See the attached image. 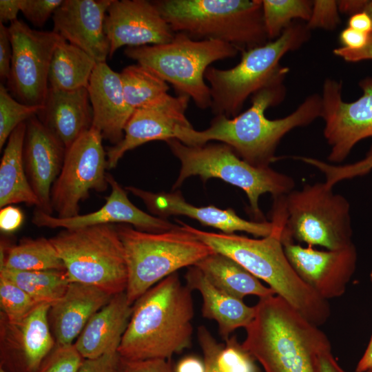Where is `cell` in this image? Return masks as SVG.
I'll list each match as a JSON object with an SVG mask.
<instances>
[{
  "mask_svg": "<svg viewBox=\"0 0 372 372\" xmlns=\"http://www.w3.org/2000/svg\"><path fill=\"white\" fill-rule=\"evenodd\" d=\"M362 94L356 101L342 99L341 81L327 79L322 86V113L324 136L330 146L327 157L342 163L360 141L372 137V77L361 80Z\"/></svg>",
  "mask_w": 372,
  "mask_h": 372,
  "instance_id": "14",
  "label": "cell"
},
{
  "mask_svg": "<svg viewBox=\"0 0 372 372\" xmlns=\"http://www.w3.org/2000/svg\"><path fill=\"white\" fill-rule=\"evenodd\" d=\"M370 280L372 283V270L371 271L370 275H369Z\"/></svg>",
  "mask_w": 372,
  "mask_h": 372,
  "instance_id": "56",
  "label": "cell"
},
{
  "mask_svg": "<svg viewBox=\"0 0 372 372\" xmlns=\"http://www.w3.org/2000/svg\"><path fill=\"white\" fill-rule=\"evenodd\" d=\"M339 13L338 1L315 0L307 25L310 30L316 28L333 30L340 23Z\"/></svg>",
  "mask_w": 372,
  "mask_h": 372,
  "instance_id": "40",
  "label": "cell"
},
{
  "mask_svg": "<svg viewBox=\"0 0 372 372\" xmlns=\"http://www.w3.org/2000/svg\"><path fill=\"white\" fill-rule=\"evenodd\" d=\"M0 372H6V371H3V369H1Z\"/></svg>",
  "mask_w": 372,
  "mask_h": 372,
  "instance_id": "58",
  "label": "cell"
},
{
  "mask_svg": "<svg viewBox=\"0 0 372 372\" xmlns=\"http://www.w3.org/2000/svg\"><path fill=\"white\" fill-rule=\"evenodd\" d=\"M369 35L347 27L340 32L339 39L343 45L342 47L351 50H358L366 44Z\"/></svg>",
  "mask_w": 372,
  "mask_h": 372,
  "instance_id": "48",
  "label": "cell"
},
{
  "mask_svg": "<svg viewBox=\"0 0 372 372\" xmlns=\"http://www.w3.org/2000/svg\"><path fill=\"white\" fill-rule=\"evenodd\" d=\"M174 32L229 43L239 52L269 41L262 0L151 1Z\"/></svg>",
  "mask_w": 372,
  "mask_h": 372,
  "instance_id": "5",
  "label": "cell"
},
{
  "mask_svg": "<svg viewBox=\"0 0 372 372\" xmlns=\"http://www.w3.org/2000/svg\"><path fill=\"white\" fill-rule=\"evenodd\" d=\"M348 25L351 28L368 34L372 32V21L364 12H358L350 16Z\"/></svg>",
  "mask_w": 372,
  "mask_h": 372,
  "instance_id": "50",
  "label": "cell"
},
{
  "mask_svg": "<svg viewBox=\"0 0 372 372\" xmlns=\"http://www.w3.org/2000/svg\"><path fill=\"white\" fill-rule=\"evenodd\" d=\"M295 158L318 169L324 176L325 183L333 187L340 181L366 175L372 170V146L364 158L346 165L329 164L315 158L306 156H296Z\"/></svg>",
  "mask_w": 372,
  "mask_h": 372,
  "instance_id": "37",
  "label": "cell"
},
{
  "mask_svg": "<svg viewBox=\"0 0 372 372\" xmlns=\"http://www.w3.org/2000/svg\"><path fill=\"white\" fill-rule=\"evenodd\" d=\"M190 98L168 93L156 101L135 109L124 129V136L106 152L107 169L116 167L129 150L154 141L178 139L181 132L193 127L185 116Z\"/></svg>",
  "mask_w": 372,
  "mask_h": 372,
  "instance_id": "16",
  "label": "cell"
},
{
  "mask_svg": "<svg viewBox=\"0 0 372 372\" xmlns=\"http://www.w3.org/2000/svg\"><path fill=\"white\" fill-rule=\"evenodd\" d=\"M0 304L8 322L18 326L40 303L17 285L0 276Z\"/></svg>",
  "mask_w": 372,
  "mask_h": 372,
  "instance_id": "36",
  "label": "cell"
},
{
  "mask_svg": "<svg viewBox=\"0 0 372 372\" xmlns=\"http://www.w3.org/2000/svg\"><path fill=\"white\" fill-rule=\"evenodd\" d=\"M166 143L180 162L173 189L193 176H198L203 181L211 178L221 179L245 192L258 221H266L259 207L261 195L269 193L276 198L286 195L294 188L295 182L291 176L271 167H254L225 143L187 145L176 138L169 139Z\"/></svg>",
  "mask_w": 372,
  "mask_h": 372,
  "instance_id": "8",
  "label": "cell"
},
{
  "mask_svg": "<svg viewBox=\"0 0 372 372\" xmlns=\"http://www.w3.org/2000/svg\"><path fill=\"white\" fill-rule=\"evenodd\" d=\"M284 232L307 246L336 250L353 244L350 205L325 182L307 184L285 195Z\"/></svg>",
  "mask_w": 372,
  "mask_h": 372,
  "instance_id": "11",
  "label": "cell"
},
{
  "mask_svg": "<svg viewBox=\"0 0 372 372\" xmlns=\"http://www.w3.org/2000/svg\"><path fill=\"white\" fill-rule=\"evenodd\" d=\"M106 178L111 187V193L105 197V204L99 210L71 218H60L37 209L33 214L32 223L39 227L63 229L125 223L132 225L138 230L149 233H162L178 226L138 209L128 198L127 192L111 174H107Z\"/></svg>",
  "mask_w": 372,
  "mask_h": 372,
  "instance_id": "18",
  "label": "cell"
},
{
  "mask_svg": "<svg viewBox=\"0 0 372 372\" xmlns=\"http://www.w3.org/2000/svg\"><path fill=\"white\" fill-rule=\"evenodd\" d=\"M197 335L203 353L205 372H223L218 366V357L224 344L218 342L204 326L198 328Z\"/></svg>",
  "mask_w": 372,
  "mask_h": 372,
  "instance_id": "42",
  "label": "cell"
},
{
  "mask_svg": "<svg viewBox=\"0 0 372 372\" xmlns=\"http://www.w3.org/2000/svg\"><path fill=\"white\" fill-rule=\"evenodd\" d=\"M112 296L92 285L70 282L63 296L51 305L48 313L56 344H73L91 317Z\"/></svg>",
  "mask_w": 372,
  "mask_h": 372,
  "instance_id": "23",
  "label": "cell"
},
{
  "mask_svg": "<svg viewBox=\"0 0 372 372\" xmlns=\"http://www.w3.org/2000/svg\"><path fill=\"white\" fill-rule=\"evenodd\" d=\"M288 68L271 82L255 92L251 106L233 118L216 116L210 126L202 131L193 127L184 130L179 139L187 145H201L218 141L230 146L245 161L257 167H270L276 161V148L283 136L293 129L311 124L321 117V95L307 96L298 108L288 116L269 119L267 108L280 104L286 96L284 79Z\"/></svg>",
  "mask_w": 372,
  "mask_h": 372,
  "instance_id": "1",
  "label": "cell"
},
{
  "mask_svg": "<svg viewBox=\"0 0 372 372\" xmlns=\"http://www.w3.org/2000/svg\"><path fill=\"white\" fill-rule=\"evenodd\" d=\"M120 355L117 349L94 359H84L78 372H117Z\"/></svg>",
  "mask_w": 372,
  "mask_h": 372,
  "instance_id": "44",
  "label": "cell"
},
{
  "mask_svg": "<svg viewBox=\"0 0 372 372\" xmlns=\"http://www.w3.org/2000/svg\"><path fill=\"white\" fill-rule=\"evenodd\" d=\"M50 240L70 282L92 285L112 296L126 291L127 264L115 225L63 229Z\"/></svg>",
  "mask_w": 372,
  "mask_h": 372,
  "instance_id": "10",
  "label": "cell"
},
{
  "mask_svg": "<svg viewBox=\"0 0 372 372\" xmlns=\"http://www.w3.org/2000/svg\"><path fill=\"white\" fill-rule=\"evenodd\" d=\"M8 28L12 58L6 87L19 102L43 106L49 89L52 58L56 47L65 39L52 30L32 29L18 19Z\"/></svg>",
  "mask_w": 372,
  "mask_h": 372,
  "instance_id": "13",
  "label": "cell"
},
{
  "mask_svg": "<svg viewBox=\"0 0 372 372\" xmlns=\"http://www.w3.org/2000/svg\"><path fill=\"white\" fill-rule=\"evenodd\" d=\"M43 106H31L19 102L7 87L0 85V150L13 130L30 117L37 115Z\"/></svg>",
  "mask_w": 372,
  "mask_h": 372,
  "instance_id": "35",
  "label": "cell"
},
{
  "mask_svg": "<svg viewBox=\"0 0 372 372\" xmlns=\"http://www.w3.org/2000/svg\"><path fill=\"white\" fill-rule=\"evenodd\" d=\"M239 50L216 40H195L184 32H176L169 43L127 47L124 54L147 68L167 83L178 95H186L200 109L211 107L210 88L205 81L209 65L235 57Z\"/></svg>",
  "mask_w": 372,
  "mask_h": 372,
  "instance_id": "9",
  "label": "cell"
},
{
  "mask_svg": "<svg viewBox=\"0 0 372 372\" xmlns=\"http://www.w3.org/2000/svg\"><path fill=\"white\" fill-rule=\"evenodd\" d=\"M366 372H372V368L370 369H369V370H367Z\"/></svg>",
  "mask_w": 372,
  "mask_h": 372,
  "instance_id": "57",
  "label": "cell"
},
{
  "mask_svg": "<svg viewBox=\"0 0 372 372\" xmlns=\"http://www.w3.org/2000/svg\"><path fill=\"white\" fill-rule=\"evenodd\" d=\"M117 372H174L170 360L129 361L120 358Z\"/></svg>",
  "mask_w": 372,
  "mask_h": 372,
  "instance_id": "43",
  "label": "cell"
},
{
  "mask_svg": "<svg viewBox=\"0 0 372 372\" xmlns=\"http://www.w3.org/2000/svg\"><path fill=\"white\" fill-rule=\"evenodd\" d=\"M192 291L176 272L142 295L132 304L118 349L120 358L170 360L189 348L194 315Z\"/></svg>",
  "mask_w": 372,
  "mask_h": 372,
  "instance_id": "3",
  "label": "cell"
},
{
  "mask_svg": "<svg viewBox=\"0 0 372 372\" xmlns=\"http://www.w3.org/2000/svg\"><path fill=\"white\" fill-rule=\"evenodd\" d=\"M362 12H366L371 18L372 21V0L371 1H367L365 3V6L363 8Z\"/></svg>",
  "mask_w": 372,
  "mask_h": 372,
  "instance_id": "55",
  "label": "cell"
},
{
  "mask_svg": "<svg viewBox=\"0 0 372 372\" xmlns=\"http://www.w3.org/2000/svg\"><path fill=\"white\" fill-rule=\"evenodd\" d=\"M87 90L93 113L92 126L101 132L103 138L114 145L118 143L134 112L125 101L120 73L112 70L106 62L97 63Z\"/></svg>",
  "mask_w": 372,
  "mask_h": 372,
  "instance_id": "22",
  "label": "cell"
},
{
  "mask_svg": "<svg viewBox=\"0 0 372 372\" xmlns=\"http://www.w3.org/2000/svg\"><path fill=\"white\" fill-rule=\"evenodd\" d=\"M22 0H1L0 21L13 22L17 20V14L21 11Z\"/></svg>",
  "mask_w": 372,
  "mask_h": 372,
  "instance_id": "49",
  "label": "cell"
},
{
  "mask_svg": "<svg viewBox=\"0 0 372 372\" xmlns=\"http://www.w3.org/2000/svg\"><path fill=\"white\" fill-rule=\"evenodd\" d=\"M186 285L198 291L203 298L202 315L216 322L222 338L226 341L232 332L245 328L252 321L255 307L247 305L243 300L235 298L212 284L196 266L188 267Z\"/></svg>",
  "mask_w": 372,
  "mask_h": 372,
  "instance_id": "26",
  "label": "cell"
},
{
  "mask_svg": "<svg viewBox=\"0 0 372 372\" xmlns=\"http://www.w3.org/2000/svg\"><path fill=\"white\" fill-rule=\"evenodd\" d=\"M63 0H22L21 12L34 26L41 28Z\"/></svg>",
  "mask_w": 372,
  "mask_h": 372,
  "instance_id": "41",
  "label": "cell"
},
{
  "mask_svg": "<svg viewBox=\"0 0 372 372\" xmlns=\"http://www.w3.org/2000/svg\"><path fill=\"white\" fill-rule=\"evenodd\" d=\"M17 271L65 270L50 239L23 238L10 247L1 245V269Z\"/></svg>",
  "mask_w": 372,
  "mask_h": 372,
  "instance_id": "30",
  "label": "cell"
},
{
  "mask_svg": "<svg viewBox=\"0 0 372 372\" xmlns=\"http://www.w3.org/2000/svg\"><path fill=\"white\" fill-rule=\"evenodd\" d=\"M124 96L134 110L167 94V83L138 63L128 65L120 73Z\"/></svg>",
  "mask_w": 372,
  "mask_h": 372,
  "instance_id": "33",
  "label": "cell"
},
{
  "mask_svg": "<svg viewBox=\"0 0 372 372\" xmlns=\"http://www.w3.org/2000/svg\"><path fill=\"white\" fill-rule=\"evenodd\" d=\"M125 189L141 198L154 216L161 218L184 215L204 225L220 229L223 233L244 231L261 238L270 235L274 228L272 220H247L238 216L231 208L221 209L214 205L194 206L188 203L180 192L154 193L133 186L125 187Z\"/></svg>",
  "mask_w": 372,
  "mask_h": 372,
  "instance_id": "19",
  "label": "cell"
},
{
  "mask_svg": "<svg viewBox=\"0 0 372 372\" xmlns=\"http://www.w3.org/2000/svg\"><path fill=\"white\" fill-rule=\"evenodd\" d=\"M333 54L347 62H358L372 60V32L369 34L366 44L358 50H351L344 47L333 50Z\"/></svg>",
  "mask_w": 372,
  "mask_h": 372,
  "instance_id": "47",
  "label": "cell"
},
{
  "mask_svg": "<svg viewBox=\"0 0 372 372\" xmlns=\"http://www.w3.org/2000/svg\"><path fill=\"white\" fill-rule=\"evenodd\" d=\"M104 30L110 45L109 58L123 46L164 44L176 34L152 1L147 0H112Z\"/></svg>",
  "mask_w": 372,
  "mask_h": 372,
  "instance_id": "17",
  "label": "cell"
},
{
  "mask_svg": "<svg viewBox=\"0 0 372 372\" xmlns=\"http://www.w3.org/2000/svg\"><path fill=\"white\" fill-rule=\"evenodd\" d=\"M24 220L22 211L14 206L8 205L1 208L0 229L3 233L10 234L18 230Z\"/></svg>",
  "mask_w": 372,
  "mask_h": 372,
  "instance_id": "46",
  "label": "cell"
},
{
  "mask_svg": "<svg viewBox=\"0 0 372 372\" xmlns=\"http://www.w3.org/2000/svg\"><path fill=\"white\" fill-rule=\"evenodd\" d=\"M225 342L218 357V366L223 372H258L254 360L236 337H230Z\"/></svg>",
  "mask_w": 372,
  "mask_h": 372,
  "instance_id": "38",
  "label": "cell"
},
{
  "mask_svg": "<svg viewBox=\"0 0 372 372\" xmlns=\"http://www.w3.org/2000/svg\"><path fill=\"white\" fill-rule=\"evenodd\" d=\"M102 140L101 132L92 126L66 149L50 194L51 207L58 218L79 215V204L89 197L90 191L107 189V155Z\"/></svg>",
  "mask_w": 372,
  "mask_h": 372,
  "instance_id": "12",
  "label": "cell"
},
{
  "mask_svg": "<svg viewBox=\"0 0 372 372\" xmlns=\"http://www.w3.org/2000/svg\"><path fill=\"white\" fill-rule=\"evenodd\" d=\"M309 37L307 23L293 21L278 38L241 52L240 61L234 68L209 66L205 79L209 85L212 113L227 118L238 115L246 100L284 70L280 65L282 56L300 48Z\"/></svg>",
  "mask_w": 372,
  "mask_h": 372,
  "instance_id": "7",
  "label": "cell"
},
{
  "mask_svg": "<svg viewBox=\"0 0 372 372\" xmlns=\"http://www.w3.org/2000/svg\"><path fill=\"white\" fill-rule=\"evenodd\" d=\"M112 0H63L52 15V31L79 48L97 63L106 62L110 51L104 30Z\"/></svg>",
  "mask_w": 372,
  "mask_h": 372,
  "instance_id": "20",
  "label": "cell"
},
{
  "mask_svg": "<svg viewBox=\"0 0 372 372\" xmlns=\"http://www.w3.org/2000/svg\"><path fill=\"white\" fill-rule=\"evenodd\" d=\"M285 255L300 278L322 299L341 297L353 277L357 265L355 245L336 250H318L303 247L283 231Z\"/></svg>",
  "mask_w": 372,
  "mask_h": 372,
  "instance_id": "15",
  "label": "cell"
},
{
  "mask_svg": "<svg viewBox=\"0 0 372 372\" xmlns=\"http://www.w3.org/2000/svg\"><path fill=\"white\" fill-rule=\"evenodd\" d=\"M50 307L46 302L39 304L18 325L21 329V348L30 371L39 369L54 345L48 319Z\"/></svg>",
  "mask_w": 372,
  "mask_h": 372,
  "instance_id": "31",
  "label": "cell"
},
{
  "mask_svg": "<svg viewBox=\"0 0 372 372\" xmlns=\"http://www.w3.org/2000/svg\"><path fill=\"white\" fill-rule=\"evenodd\" d=\"M174 372H205V366L198 358L187 356L178 363Z\"/></svg>",
  "mask_w": 372,
  "mask_h": 372,
  "instance_id": "52",
  "label": "cell"
},
{
  "mask_svg": "<svg viewBox=\"0 0 372 372\" xmlns=\"http://www.w3.org/2000/svg\"><path fill=\"white\" fill-rule=\"evenodd\" d=\"M26 124H19L7 141L0 163V207L25 203L39 208L38 198L26 176L23 149Z\"/></svg>",
  "mask_w": 372,
  "mask_h": 372,
  "instance_id": "27",
  "label": "cell"
},
{
  "mask_svg": "<svg viewBox=\"0 0 372 372\" xmlns=\"http://www.w3.org/2000/svg\"><path fill=\"white\" fill-rule=\"evenodd\" d=\"M115 227L125 252V293L131 305L164 278L215 252L180 225L162 233L145 232L126 224Z\"/></svg>",
  "mask_w": 372,
  "mask_h": 372,
  "instance_id": "6",
  "label": "cell"
},
{
  "mask_svg": "<svg viewBox=\"0 0 372 372\" xmlns=\"http://www.w3.org/2000/svg\"><path fill=\"white\" fill-rule=\"evenodd\" d=\"M23 160L28 182L39 199V209L52 214L50 194L65 158L66 148L37 115L25 121Z\"/></svg>",
  "mask_w": 372,
  "mask_h": 372,
  "instance_id": "21",
  "label": "cell"
},
{
  "mask_svg": "<svg viewBox=\"0 0 372 372\" xmlns=\"http://www.w3.org/2000/svg\"><path fill=\"white\" fill-rule=\"evenodd\" d=\"M194 266L216 287L235 298L243 300L254 295L261 298L276 294L238 263L220 253H213Z\"/></svg>",
  "mask_w": 372,
  "mask_h": 372,
  "instance_id": "28",
  "label": "cell"
},
{
  "mask_svg": "<svg viewBox=\"0 0 372 372\" xmlns=\"http://www.w3.org/2000/svg\"><path fill=\"white\" fill-rule=\"evenodd\" d=\"M132 312L125 291L113 296L91 317L74 343L81 356L94 359L118 350Z\"/></svg>",
  "mask_w": 372,
  "mask_h": 372,
  "instance_id": "25",
  "label": "cell"
},
{
  "mask_svg": "<svg viewBox=\"0 0 372 372\" xmlns=\"http://www.w3.org/2000/svg\"><path fill=\"white\" fill-rule=\"evenodd\" d=\"M37 116L68 148L92 125L93 113L87 88L74 90L49 88L44 105Z\"/></svg>",
  "mask_w": 372,
  "mask_h": 372,
  "instance_id": "24",
  "label": "cell"
},
{
  "mask_svg": "<svg viewBox=\"0 0 372 372\" xmlns=\"http://www.w3.org/2000/svg\"><path fill=\"white\" fill-rule=\"evenodd\" d=\"M0 276L17 285L38 303L51 305L63 296L70 283L65 270L17 271L3 268Z\"/></svg>",
  "mask_w": 372,
  "mask_h": 372,
  "instance_id": "32",
  "label": "cell"
},
{
  "mask_svg": "<svg viewBox=\"0 0 372 372\" xmlns=\"http://www.w3.org/2000/svg\"><path fill=\"white\" fill-rule=\"evenodd\" d=\"M366 0H342L338 1L340 12L350 16L362 12Z\"/></svg>",
  "mask_w": 372,
  "mask_h": 372,
  "instance_id": "53",
  "label": "cell"
},
{
  "mask_svg": "<svg viewBox=\"0 0 372 372\" xmlns=\"http://www.w3.org/2000/svg\"><path fill=\"white\" fill-rule=\"evenodd\" d=\"M313 1L309 0H262L265 29L269 41L278 38L293 21H308Z\"/></svg>",
  "mask_w": 372,
  "mask_h": 372,
  "instance_id": "34",
  "label": "cell"
},
{
  "mask_svg": "<svg viewBox=\"0 0 372 372\" xmlns=\"http://www.w3.org/2000/svg\"><path fill=\"white\" fill-rule=\"evenodd\" d=\"M254 307L241 344L265 372H320V354L331 345L319 327L276 294Z\"/></svg>",
  "mask_w": 372,
  "mask_h": 372,
  "instance_id": "4",
  "label": "cell"
},
{
  "mask_svg": "<svg viewBox=\"0 0 372 372\" xmlns=\"http://www.w3.org/2000/svg\"><path fill=\"white\" fill-rule=\"evenodd\" d=\"M12 58V47L8 28L0 23V79L8 81Z\"/></svg>",
  "mask_w": 372,
  "mask_h": 372,
  "instance_id": "45",
  "label": "cell"
},
{
  "mask_svg": "<svg viewBox=\"0 0 372 372\" xmlns=\"http://www.w3.org/2000/svg\"><path fill=\"white\" fill-rule=\"evenodd\" d=\"M273 199L271 220L274 228L270 235L261 238L205 231L179 220L176 222L215 252L230 258L265 282L276 295L282 298L309 321L321 326L331 316L329 303L300 278L289 262L282 243L286 220L285 195Z\"/></svg>",
  "mask_w": 372,
  "mask_h": 372,
  "instance_id": "2",
  "label": "cell"
},
{
  "mask_svg": "<svg viewBox=\"0 0 372 372\" xmlns=\"http://www.w3.org/2000/svg\"><path fill=\"white\" fill-rule=\"evenodd\" d=\"M96 63L85 51L63 41L52 58L48 74L49 88L56 90L87 88Z\"/></svg>",
  "mask_w": 372,
  "mask_h": 372,
  "instance_id": "29",
  "label": "cell"
},
{
  "mask_svg": "<svg viewBox=\"0 0 372 372\" xmlns=\"http://www.w3.org/2000/svg\"><path fill=\"white\" fill-rule=\"evenodd\" d=\"M372 368V334L367 347L358 361L355 372H366L367 370Z\"/></svg>",
  "mask_w": 372,
  "mask_h": 372,
  "instance_id": "54",
  "label": "cell"
},
{
  "mask_svg": "<svg viewBox=\"0 0 372 372\" xmlns=\"http://www.w3.org/2000/svg\"><path fill=\"white\" fill-rule=\"evenodd\" d=\"M320 372H346L334 358L331 348L323 350L319 356Z\"/></svg>",
  "mask_w": 372,
  "mask_h": 372,
  "instance_id": "51",
  "label": "cell"
},
{
  "mask_svg": "<svg viewBox=\"0 0 372 372\" xmlns=\"http://www.w3.org/2000/svg\"><path fill=\"white\" fill-rule=\"evenodd\" d=\"M83 360L74 343L56 344L42 372H78Z\"/></svg>",
  "mask_w": 372,
  "mask_h": 372,
  "instance_id": "39",
  "label": "cell"
}]
</instances>
